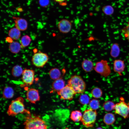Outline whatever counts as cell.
Masks as SVG:
<instances>
[{
    "instance_id": "obj_4",
    "label": "cell",
    "mask_w": 129,
    "mask_h": 129,
    "mask_svg": "<svg viewBox=\"0 0 129 129\" xmlns=\"http://www.w3.org/2000/svg\"><path fill=\"white\" fill-rule=\"evenodd\" d=\"M97 114L96 110L91 108L86 109L84 112L81 121L86 127L91 128L95 124Z\"/></svg>"
},
{
    "instance_id": "obj_1",
    "label": "cell",
    "mask_w": 129,
    "mask_h": 129,
    "mask_svg": "<svg viewBox=\"0 0 129 129\" xmlns=\"http://www.w3.org/2000/svg\"><path fill=\"white\" fill-rule=\"evenodd\" d=\"M24 102L23 98L21 97L12 101L7 112L8 115L14 117L20 113L26 114L30 113L29 111L25 108Z\"/></svg>"
},
{
    "instance_id": "obj_7",
    "label": "cell",
    "mask_w": 129,
    "mask_h": 129,
    "mask_svg": "<svg viewBox=\"0 0 129 129\" xmlns=\"http://www.w3.org/2000/svg\"><path fill=\"white\" fill-rule=\"evenodd\" d=\"M49 60L48 54L41 52L35 53L32 59V64L38 68L43 67Z\"/></svg>"
},
{
    "instance_id": "obj_25",
    "label": "cell",
    "mask_w": 129,
    "mask_h": 129,
    "mask_svg": "<svg viewBox=\"0 0 129 129\" xmlns=\"http://www.w3.org/2000/svg\"><path fill=\"white\" fill-rule=\"evenodd\" d=\"M92 96L94 98L97 99L100 98L102 95V91L100 88L95 87L93 88L91 92Z\"/></svg>"
},
{
    "instance_id": "obj_10",
    "label": "cell",
    "mask_w": 129,
    "mask_h": 129,
    "mask_svg": "<svg viewBox=\"0 0 129 129\" xmlns=\"http://www.w3.org/2000/svg\"><path fill=\"white\" fill-rule=\"evenodd\" d=\"M72 27L71 22L66 19L61 20L58 24V27L59 32L63 34L70 32L71 30Z\"/></svg>"
},
{
    "instance_id": "obj_26",
    "label": "cell",
    "mask_w": 129,
    "mask_h": 129,
    "mask_svg": "<svg viewBox=\"0 0 129 129\" xmlns=\"http://www.w3.org/2000/svg\"><path fill=\"white\" fill-rule=\"evenodd\" d=\"M79 100L80 103L83 105H86L89 104L91 100L88 95L84 93L80 95Z\"/></svg>"
},
{
    "instance_id": "obj_15",
    "label": "cell",
    "mask_w": 129,
    "mask_h": 129,
    "mask_svg": "<svg viewBox=\"0 0 129 129\" xmlns=\"http://www.w3.org/2000/svg\"><path fill=\"white\" fill-rule=\"evenodd\" d=\"M83 69L86 72L91 71L94 69V67L92 62L87 59H84L81 63Z\"/></svg>"
},
{
    "instance_id": "obj_8",
    "label": "cell",
    "mask_w": 129,
    "mask_h": 129,
    "mask_svg": "<svg viewBox=\"0 0 129 129\" xmlns=\"http://www.w3.org/2000/svg\"><path fill=\"white\" fill-rule=\"evenodd\" d=\"M57 93L61 99L69 100H72L76 94L72 88L67 84Z\"/></svg>"
},
{
    "instance_id": "obj_3",
    "label": "cell",
    "mask_w": 129,
    "mask_h": 129,
    "mask_svg": "<svg viewBox=\"0 0 129 129\" xmlns=\"http://www.w3.org/2000/svg\"><path fill=\"white\" fill-rule=\"evenodd\" d=\"M67 84L72 88L76 94L84 93L86 89L85 82L80 76L77 75L72 76L68 80Z\"/></svg>"
},
{
    "instance_id": "obj_6",
    "label": "cell",
    "mask_w": 129,
    "mask_h": 129,
    "mask_svg": "<svg viewBox=\"0 0 129 129\" xmlns=\"http://www.w3.org/2000/svg\"><path fill=\"white\" fill-rule=\"evenodd\" d=\"M94 69L95 71L101 76L107 77L111 73V69L107 61L102 60L97 62Z\"/></svg>"
},
{
    "instance_id": "obj_16",
    "label": "cell",
    "mask_w": 129,
    "mask_h": 129,
    "mask_svg": "<svg viewBox=\"0 0 129 129\" xmlns=\"http://www.w3.org/2000/svg\"><path fill=\"white\" fill-rule=\"evenodd\" d=\"M14 94L13 88L10 86L5 87L2 93V97L5 99H9L12 98Z\"/></svg>"
},
{
    "instance_id": "obj_33",
    "label": "cell",
    "mask_w": 129,
    "mask_h": 129,
    "mask_svg": "<svg viewBox=\"0 0 129 129\" xmlns=\"http://www.w3.org/2000/svg\"><path fill=\"white\" fill-rule=\"evenodd\" d=\"M96 129H102L100 127H98V128H97Z\"/></svg>"
},
{
    "instance_id": "obj_20",
    "label": "cell",
    "mask_w": 129,
    "mask_h": 129,
    "mask_svg": "<svg viewBox=\"0 0 129 129\" xmlns=\"http://www.w3.org/2000/svg\"><path fill=\"white\" fill-rule=\"evenodd\" d=\"M21 35L20 30L16 27L11 29L8 32L9 37L14 40H18L20 37Z\"/></svg>"
},
{
    "instance_id": "obj_30",
    "label": "cell",
    "mask_w": 129,
    "mask_h": 129,
    "mask_svg": "<svg viewBox=\"0 0 129 129\" xmlns=\"http://www.w3.org/2000/svg\"><path fill=\"white\" fill-rule=\"evenodd\" d=\"M122 32L129 42V21L126 26L122 29Z\"/></svg>"
},
{
    "instance_id": "obj_13",
    "label": "cell",
    "mask_w": 129,
    "mask_h": 129,
    "mask_svg": "<svg viewBox=\"0 0 129 129\" xmlns=\"http://www.w3.org/2000/svg\"><path fill=\"white\" fill-rule=\"evenodd\" d=\"M113 65L114 72L122 76L125 67L124 61L120 59H115L113 61Z\"/></svg>"
},
{
    "instance_id": "obj_5",
    "label": "cell",
    "mask_w": 129,
    "mask_h": 129,
    "mask_svg": "<svg viewBox=\"0 0 129 129\" xmlns=\"http://www.w3.org/2000/svg\"><path fill=\"white\" fill-rule=\"evenodd\" d=\"M114 110L115 114L127 118L129 117V102H126L124 98L121 97L119 102L115 104Z\"/></svg>"
},
{
    "instance_id": "obj_14",
    "label": "cell",
    "mask_w": 129,
    "mask_h": 129,
    "mask_svg": "<svg viewBox=\"0 0 129 129\" xmlns=\"http://www.w3.org/2000/svg\"><path fill=\"white\" fill-rule=\"evenodd\" d=\"M65 81L62 78L54 80L52 85L51 92H57L65 86Z\"/></svg>"
},
{
    "instance_id": "obj_11",
    "label": "cell",
    "mask_w": 129,
    "mask_h": 129,
    "mask_svg": "<svg viewBox=\"0 0 129 129\" xmlns=\"http://www.w3.org/2000/svg\"><path fill=\"white\" fill-rule=\"evenodd\" d=\"M27 99L31 103L35 104L40 99L39 91L35 88H32L28 90L26 94Z\"/></svg>"
},
{
    "instance_id": "obj_32",
    "label": "cell",
    "mask_w": 129,
    "mask_h": 129,
    "mask_svg": "<svg viewBox=\"0 0 129 129\" xmlns=\"http://www.w3.org/2000/svg\"><path fill=\"white\" fill-rule=\"evenodd\" d=\"M6 40L7 42L11 43L13 42L12 41V39L9 37L6 38Z\"/></svg>"
},
{
    "instance_id": "obj_27",
    "label": "cell",
    "mask_w": 129,
    "mask_h": 129,
    "mask_svg": "<svg viewBox=\"0 0 129 129\" xmlns=\"http://www.w3.org/2000/svg\"><path fill=\"white\" fill-rule=\"evenodd\" d=\"M115 104L112 101H107L103 104V107L104 109L107 111H110L114 110Z\"/></svg>"
},
{
    "instance_id": "obj_29",
    "label": "cell",
    "mask_w": 129,
    "mask_h": 129,
    "mask_svg": "<svg viewBox=\"0 0 129 129\" xmlns=\"http://www.w3.org/2000/svg\"><path fill=\"white\" fill-rule=\"evenodd\" d=\"M103 12L107 15H110L113 13L114 10L113 7L110 5H107L103 6L102 8Z\"/></svg>"
},
{
    "instance_id": "obj_22",
    "label": "cell",
    "mask_w": 129,
    "mask_h": 129,
    "mask_svg": "<svg viewBox=\"0 0 129 129\" xmlns=\"http://www.w3.org/2000/svg\"><path fill=\"white\" fill-rule=\"evenodd\" d=\"M120 53V48L118 44L117 43H113L112 46L110 53L112 57L113 58L118 57Z\"/></svg>"
},
{
    "instance_id": "obj_31",
    "label": "cell",
    "mask_w": 129,
    "mask_h": 129,
    "mask_svg": "<svg viewBox=\"0 0 129 129\" xmlns=\"http://www.w3.org/2000/svg\"><path fill=\"white\" fill-rule=\"evenodd\" d=\"M55 2L58 3L59 5L62 6H66L67 4V0H54Z\"/></svg>"
},
{
    "instance_id": "obj_21",
    "label": "cell",
    "mask_w": 129,
    "mask_h": 129,
    "mask_svg": "<svg viewBox=\"0 0 129 129\" xmlns=\"http://www.w3.org/2000/svg\"><path fill=\"white\" fill-rule=\"evenodd\" d=\"M21 48V45L18 42L16 41H14L10 43L9 46V49L10 51L14 54L19 53Z\"/></svg>"
},
{
    "instance_id": "obj_2",
    "label": "cell",
    "mask_w": 129,
    "mask_h": 129,
    "mask_svg": "<svg viewBox=\"0 0 129 129\" xmlns=\"http://www.w3.org/2000/svg\"><path fill=\"white\" fill-rule=\"evenodd\" d=\"M23 124L24 129H47L45 122L39 116L31 113L27 114Z\"/></svg>"
},
{
    "instance_id": "obj_19",
    "label": "cell",
    "mask_w": 129,
    "mask_h": 129,
    "mask_svg": "<svg viewBox=\"0 0 129 129\" xmlns=\"http://www.w3.org/2000/svg\"><path fill=\"white\" fill-rule=\"evenodd\" d=\"M49 74L50 78L54 80L61 78V72L57 68H54L51 69L49 71Z\"/></svg>"
},
{
    "instance_id": "obj_18",
    "label": "cell",
    "mask_w": 129,
    "mask_h": 129,
    "mask_svg": "<svg viewBox=\"0 0 129 129\" xmlns=\"http://www.w3.org/2000/svg\"><path fill=\"white\" fill-rule=\"evenodd\" d=\"M115 120V116L113 114L108 113L106 114L103 118L104 122L106 124L109 125L113 124Z\"/></svg>"
},
{
    "instance_id": "obj_24",
    "label": "cell",
    "mask_w": 129,
    "mask_h": 129,
    "mask_svg": "<svg viewBox=\"0 0 129 129\" xmlns=\"http://www.w3.org/2000/svg\"><path fill=\"white\" fill-rule=\"evenodd\" d=\"M31 41V39L29 36L26 35L22 36L20 40L21 48L23 49L28 46Z\"/></svg>"
},
{
    "instance_id": "obj_28",
    "label": "cell",
    "mask_w": 129,
    "mask_h": 129,
    "mask_svg": "<svg viewBox=\"0 0 129 129\" xmlns=\"http://www.w3.org/2000/svg\"><path fill=\"white\" fill-rule=\"evenodd\" d=\"M89 104L90 108L96 110L99 108L100 103L98 100L94 98L90 100Z\"/></svg>"
},
{
    "instance_id": "obj_23",
    "label": "cell",
    "mask_w": 129,
    "mask_h": 129,
    "mask_svg": "<svg viewBox=\"0 0 129 129\" xmlns=\"http://www.w3.org/2000/svg\"><path fill=\"white\" fill-rule=\"evenodd\" d=\"M23 70L20 66L16 65L12 68L11 70V74L15 77H18L22 75Z\"/></svg>"
},
{
    "instance_id": "obj_17",
    "label": "cell",
    "mask_w": 129,
    "mask_h": 129,
    "mask_svg": "<svg viewBox=\"0 0 129 129\" xmlns=\"http://www.w3.org/2000/svg\"><path fill=\"white\" fill-rule=\"evenodd\" d=\"M82 114L79 110H76L72 111L71 113L70 118L73 121L77 122L81 121Z\"/></svg>"
},
{
    "instance_id": "obj_12",
    "label": "cell",
    "mask_w": 129,
    "mask_h": 129,
    "mask_svg": "<svg viewBox=\"0 0 129 129\" xmlns=\"http://www.w3.org/2000/svg\"><path fill=\"white\" fill-rule=\"evenodd\" d=\"M15 23L16 27L20 31H24L27 28L28 23L25 19L22 18L13 16L12 17Z\"/></svg>"
},
{
    "instance_id": "obj_9",
    "label": "cell",
    "mask_w": 129,
    "mask_h": 129,
    "mask_svg": "<svg viewBox=\"0 0 129 129\" xmlns=\"http://www.w3.org/2000/svg\"><path fill=\"white\" fill-rule=\"evenodd\" d=\"M22 79L26 85H31L34 81L35 71L32 69H25L23 70L22 75Z\"/></svg>"
}]
</instances>
